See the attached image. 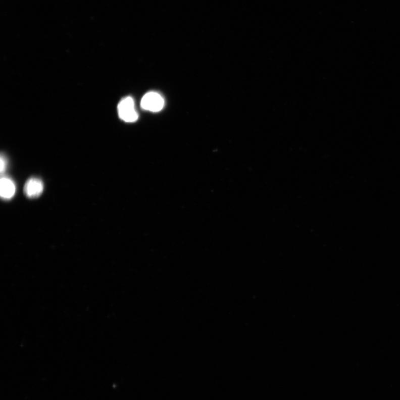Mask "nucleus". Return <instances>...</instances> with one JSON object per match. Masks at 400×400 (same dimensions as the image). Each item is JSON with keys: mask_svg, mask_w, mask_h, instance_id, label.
<instances>
[{"mask_svg": "<svg viewBox=\"0 0 400 400\" xmlns=\"http://www.w3.org/2000/svg\"><path fill=\"white\" fill-rule=\"evenodd\" d=\"M120 118L126 122H133L138 119V114L135 108V103L131 97L122 99L118 105Z\"/></svg>", "mask_w": 400, "mask_h": 400, "instance_id": "f257e3e1", "label": "nucleus"}, {"mask_svg": "<svg viewBox=\"0 0 400 400\" xmlns=\"http://www.w3.org/2000/svg\"><path fill=\"white\" fill-rule=\"evenodd\" d=\"M164 99L160 94L155 92H149L144 94L141 102V107L143 110L159 112L163 109Z\"/></svg>", "mask_w": 400, "mask_h": 400, "instance_id": "f03ea898", "label": "nucleus"}, {"mask_svg": "<svg viewBox=\"0 0 400 400\" xmlns=\"http://www.w3.org/2000/svg\"><path fill=\"white\" fill-rule=\"evenodd\" d=\"M43 190V182L37 178L33 177L28 180L24 187L26 196L29 198H35L40 196Z\"/></svg>", "mask_w": 400, "mask_h": 400, "instance_id": "7ed1b4c3", "label": "nucleus"}, {"mask_svg": "<svg viewBox=\"0 0 400 400\" xmlns=\"http://www.w3.org/2000/svg\"><path fill=\"white\" fill-rule=\"evenodd\" d=\"M15 191L16 187L12 180L7 177H2L0 190L2 197L5 199H11L14 196Z\"/></svg>", "mask_w": 400, "mask_h": 400, "instance_id": "20e7f679", "label": "nucleus"}, {"mask_svg": "<svg viewBox=\"0 0 400 400\" xmlns=\"http://www.w3.org/2000/svg\"><path fill=\"white\" fill-rule=\"evenodd\" d=\"M7 159H6L4 155H2L1 156V172L2 174H3V172L5 171L6 169V166H7Z\"/></svg>", "mask_w": 400, "mask_h": 400, "instance_id": "39448f33", "label": "nucleus"}]
</instances>
